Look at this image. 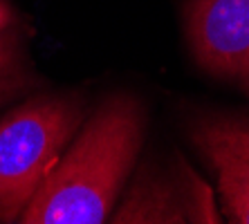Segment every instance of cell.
<instances>
[{"label": "cell", "mask_w": 249, "mask_h": 224, "mask_svg": "<svg viewBox=\"0 0 249 224\" xmlns=\"http://www.w3.org/2000/svg\"><path fill=\"white\" fill-rule=\"evenodd\" d=\"M144 115L135 99L106 101L34 193L20 222L101 224L110 215L142 146Z\"/></svg>", "instance_id": "cell-1"}, {"label": "cell", "mask_w": 249, "mask_h": 224, "mask_svg": "<svg viewBox=\"0 0 249 224\" xmlns=\"http://www.w3.org/2000/svg\"><path fill=\"white\" fill-rule=\"evenodd\" d=\"M83 119L76 99H32L0 119V220H16Z\"/></svg>", "instance_id": "cell-2"}, {"label": "cell", "mask_w": 249, "mask_h": 224, "mask_svg": "<svg viewBox=\"0 0 249 224\" xmlns=\"http://www.w3.org/2000/svg\"><path fill=\"white\" fill-rule=\"evenodd\" d=\"M186 32L202 68L249 76V0H189Z\"/></svg>", "instance_id": "cell-3"}, {"label": "cell", "mask_w": 249, "mask_h": 224, "mask_svg": "<svg viewBox=\"0 0 249 224\" xmlns=\"http://www.w3.org/2000/svg\"><path fill=\"white\" fill-rule=\"evenodd\" d=\"M112 222H218L213 195L184 161L180 168L142 175Z\"/></svg>", "instance_id": "cell-4"}, {"label": "cell", "mask_w": 249, "mask_h": 224, "mask_svg": "<svg viewBox=\"0 0 249 224\" xmlns=\"http://www.w3.org/2000/svg\"><path fill=\"white\" fill-rule=\"evenodd\" d=\"M193 137L218 172V193L227 215L231 222L249 224V121H204Z\"/></svg>", "instance_id": "cell-5"}, {"label": "cell", "mask_w": 249, "mask_h": 224, "mask_svg": "<svg viewBox=\"0 0 249 224\" xmlns=\"http://www.w3.org/2000/svg\"><path fill=\"white\" fill-rule=\"evenodd\" d=\"M23 83L16 38L0 34V99L12 94Z\"/></svg>", "instance_id": "cell-6"}, {"label": "cell", "mask_w": 249, "mask_h": 224, "mask_svg": "<svg viewBox=\"0 0 249 224\" xmlns=\"http://www.w3.org/2000/svg\"><path fill=\"white\" fill-rule=\"evenodd\" d=\"M9 23V9L5 7V2H0V29H5Z\"/></svg>", "instance_id": "cell-7"}]
</instances>
